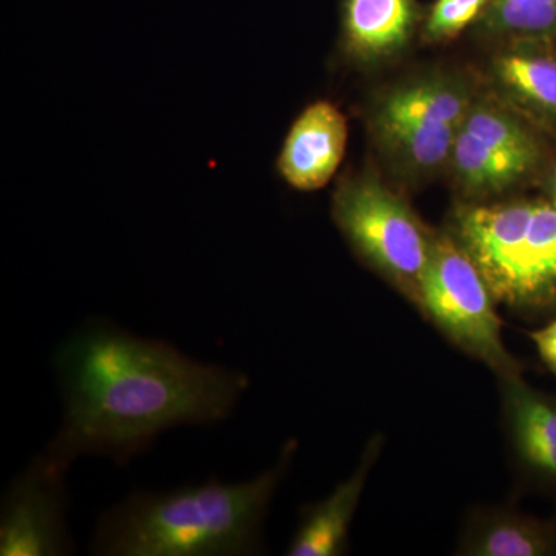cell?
I'll return each mask as SVG.
<instances>
[{"label": "cell", "instance_id": "e0dca14e", "mask_svg": "<svg viewBox=\"0 0 556 556\" xmlns=\"http://www.w3.org/2000/svg\"><path fill=\"white\" fill-rule=\"evenodd\" d=\"M490 3L492 0H438L428 13L424 31L431 40L455 38L484 14Z\"/></svg>", "mask_w": 556, "mask_h": 556}, {"label": "cell", "instance_id": "7a4b0ae2", "mask_svg": "<svg viewBox=\"0 0 556 556\" xmlns=\"http://www.w3.org/2000/svg\"><path fill=\"white\" fill-rule=\"evenodd\" d=\"M298 452L289 439L268 470L237 484L211 478L170 492H137L102 515L91 552L104 556H244L265 548L263 527Z\"/></svg>", "mask_w": 556, "mask_h": 556}, {"label": "cell", "instance_id": "9c48e42d", "mask_svg": "<svg viewBox=\"0 0 556 556\" xmlns=\"http://www.w3.org/2000/svg\"><path fill=\"white\" fill-rule=\"evenodd\" d=\"M345 115L328 101L308 105L294 121L277 167L291 188L311 192L325 188L345 156Z\"/></svg>", "mask_w": 556, "mask_h": 556}, {"label": "cell", "instance_id": "30bf717a", "mask_svg": "<svg viewBox=\"0 0 556 556\" xmlns=\"http://www.w3.org/2000/svg\"><path fill=\"white\" fill-rule=\"evenodd\" d=\"M386 438L368 439L353 473L324 500L308 504L300 514L298 529L287 548L289 556H342L350 546V529Z\"/></svg>", "mask_w": 556, "mask_h": 556}, {"label": "cell", "instance_id": "7c38bea8", "mask_svg": "<svg viewBox=\"0 0 556 556\" xmlns=\"http://www.w3.org/2000/svg\"><path fill=\"white\" fill-rule=\"evenodd\" d=\"M416 20V0H343V43L358 60L390 56L408 42Z\"/></svg>", "mask_w": 556, "mask_h": 556}, {"label": "cell", "instance_id": "3957f363", "mask_svg": "<svg viewBox=\"0 0 556 556\" xmlns=\"http://www.w3.org/2000/svg\"><path fill=\"white\" fill-rule=\"evenodd\" d=\"M450 233L497 305L529 321L556 316V199L463 206Z\"/></svg>", "mask_w": 556, "mask_h": 556}, {"label": "cell", "instance_id": "9a60e30c", "mask_svg": "<svg viewBox=\"0 0 556 556\" xmlns=\"http://www.w3.org/2000/svg\"><path fill=\"white\" fill-rule=\"evenodd\" d=\"M463 129L473 135L490 148L503 150L514 155L536 160V148L533 139L521 126L500 110L485 108L470 109Z\"/></svg>", "mask_w": 556, "mask_h": 556}, {"label": "cell", "instance_id": "52a82bcc", "mask_svg": "<svg viewBox=\"0 0 556 556\" xmlns=\"http://www.w3.org/2000/svg\"><path fill=\"white\" fill-rule=\"evenodd\" d=\"M470 109L463 90L426 80L390 94L380 108L379 126L413 163L434 167L452 155Z\"/></svg>", "mask_w": 556, "mask_h": 556}, {"label": "cell", "instance_id": "8fae6325", "mask_svg": "<svg viewBox=\"0 0 556 556\" xmlns=\"http://www.w3.org/2000/svg\"><path fill=\"white\" fill-rule=\"evenodd\" d=\"M455 555L556 556V515L536 517L515 506L470 508L460 525Z\"/></svg>", "mask_w": 556, "mask_h": 556}, {"label": "cell", "instance_id": "5bb4252c", "mask_svg": "<svg viewBox=\"0 0 556 556\" xmlns=\"http://www.w3.org/2000/svg\"><path fill=\"white\" fill-rule=\"evenodd\" d=\"M497 75L527 102L556 110V61L535 54H507L497 61Z\"/></svg>", "mask_w": 556, "mask_h": 556}, {"label": "cell", "instance_id": "2e32d148", "mask_svg": "<svg viewBox=\"0 0 556 556\" xmlns=\"http://www.w3.org/2000/svg\"><path fill=\"white\" fill-rule=\"evenodd\" d=\"M489 30L532 35L556 25V0H492L485 13Z\"/></svg>", "mask_w": 556, "mask_h": 556}, {"label": "cell", "instance_id": "ba28073f", "mask_svg": "<svg viewBox=\"0 0 556 556\" xmlns=\"http://www.w3.org/2000/svg\"><path fill=\"white\" fill-rule=\"evenodd\" d=\"M508 460L519 489L556 503V393L525 375L497 379Z\"/></svg>", "mask_w": 556, "mask_h": 556}, {"label": "cell", "instance_id": "d6986e66", "mask_svg": "<svg viewBox=\"0 0 556 556\" xmlns=\"http://www.w3.org/2000/svg\"><path fill=\"white\" fill-rule=\"evenodd\" d=\"M554 189H555V199H556V172H555V179H554Z\"/></svg>", "mask_w": 556, "mask_h": 556}, {"label": "cell", "instance_id": "5b68a950", "mask_svg": "<svg viewBox=\"0 0 556 556\" xmlns=\"http://www.w3.org/2000/svg\"><path fill=\"white\" fill-rule=\"evenodd\" d=\"M332 212L358 257L416 306L434 233L404 200L375 179L342 186Z\"/></svg>", "mask_w": 556, "mask_h": 556}, {"label": "cell", "instance_id": "277c9868", "mask_svg": "<svg viewBox=\"0 0 556 556\" xmlns=\"http://www.w3.org/2000/svg\"><path fill=\"white\" fill-rule=\"evenodd\" d=\"M497 302L481 270L452 233H434L416 308L457 350L492 369L496 379L525 375L508 351Z\"/></svg>", "mask_w": 556, "mask_h": 556}, {"label": "cell", "instance_id": "8992f818", "mask_svg": "<svg viewBox=\"0 0 556 556\" xmlns=\"http://www.w3.org/2000/svg\"><path fill=\"white\" fill-rule=\"evenodd\" d=\"M65 475L36 457L7 490L0 515V555L61 556L75 552L70 535Z\"/></svg>", "mask_w": 556, "mask_h": 556}, {"label": "cell", "instance_id": "ac0fdd59", "mask_svg": "<svg viewBox=\"0 0 556 556\" xmlns=\"http://www.w3.org/2000/svg\"><path fill=\"white\" fill-rule=\"evenodd\" d=\"M535 346L538 357L556 379V316L548 318L543 327L527 332Z\"/></svg>", "mask_w": 556, "mask_h": 556}, {"label": "cell", "instance_id": "6da1fadb", "mask_svg": "<svg viewBox=\"0 0 556 556\" xmlns=\"http://www.w3.org/2000/svg\"><path fill=\"white\" fill-rule=\"evenodd\" d=\"M54 365L64 416L43 455L64 471L89 455L126 466L172 428L223 422L249 387L243 372L100 320L70 336Z\"/></svg>", "mask_w": 556, "mask_h": 556}, {"label": "cell", "instance_id": "4fadbf2b", "mask_svg": "<svg viewBox=\"0 0 556 556\" xmlns=\"http://www.w3.org/2000/svg\"><path fill=\"white\" fill-rule=\"evenodd\" d=\"M460 181L477 195L503 192L515 185L536 160L490 148L460 127L452 150Z\"/></svg>", "mask_w": 556, "mask_h": 556}]
</instances>
